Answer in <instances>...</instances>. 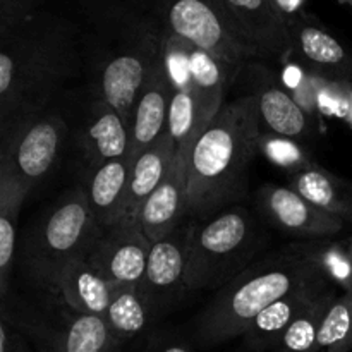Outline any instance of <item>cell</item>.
Wrapping results in <instances>:
<instances>
[{
	"label": "cell",
	"mask_w": 352,
	"mask_h": 352,
	"mask_svg": "<svg viewBox=\"0 0 352 352\" xmlns=\"http://www.w3.org/2000/svg\"><path fill=\"white\" fill-rule=\"evenodd\" d=\"M81 71V30L60 14L43 10L0 34V141L47 112Z\"/></svg>",
	"instance_id": "cell-1"
},
{
	"label": "cell",
	"mask_w": 352,
	"mask_h": 352,
	"mask_svg": "<svg viewBox=\"0 0 352 352\" xmlns=\"http://www.w3.org/2000/svg\"><path fill=\"white\" fill-rule=\"evenodd\" d=\"M86 88L116 107L129 129L138 95L167 50V31L126 0H76Z\"/></svg>",
	"instance_id": "cell-2"
},
{
	"label": "cell",
	"mask_w": 352,
	"mask_h": 352,
	"mask_svg": "<svg viewBox=\"0 0 352 352\" xmlns=\"http://www.w3.org/2000/svg\"><path fill=\"white\" fill-rule=\"evenodd\" d=\"M261 136L253 96H239L220 109L189 151V219H208L246 199L250 168L261 150Z\"/></svg>",
	"instance_id": "cell-3"
},
{
	"label": "cell",
	"mask_w": 352,
	"mask_h": 352,
	"mask_svg": "<svg viewBox=\"0 0 352 352\" xmlns=\"http://www.w3.org/2000/svg\"><path fill=\"white\" fill-rule=\"evenodd\" d=\"M325 241L289 244L256 260L217 291L196 320V337L206 346L243 337L263 309L291 294L299 285L329 272Z\"/></svg>",
	"instance_id": "cell-4"
},
{
	"label": "cell",
	"mask_w": 352,
	"mask_h": 352,
	"mask_svg": "<svg viewBox=\"0 0 352 352\" xmlns=\"http://www.w3.org/2000/svg\"><path fill=\"white\" fill-rule=\"evenodd\" d=\"M102 230L82 186L69 189L24 237L19 253L24 275L43 292L57 294L64 268L74 260H86Z\"/></svg>",
	"instance_id": "cell-5"
},
{
	"label": "cell",
	"mask_w": 352,
	"mask_h": 352,
	"mask_svg": "<svg viewBox=\"0 0 352 352\" xmlns=\"http://www.w3.org/2000/svg\"><path fill=\"white\" fill-rule=\"evenodd\" d=\"M263 244L260 222L243 205L195 220L186 268L188 292L222 289L256 261Z\"/></svg>",
	"instance_id": "cell-6"
},
{
	"label": "cell",
	"mask_w": 352,
	"mask_h": 352,
	"mask_svg": "<svg viewBox=\"0 0 352 352\" xmlns=\"http://www.w3.org/2000/svg\"><path fill=\"white\" fill-rule=\"evenodd\" d=\"M131 7L151 16L168 34L219 60L237 72L251 60L253 54L236 36L215 0H126Z\"/></svg>",
	"instance_id": "cell-7"
},
{
	"label": "cell",
	"mask_w": 352,
	"mask_h": 352,
	"mask_svg": "<svg viewBox=\"0 0 352 352\" xmlns=\"http://www.w3.org/2000/svg\"><path fill=\"white\" fill-rule=\"evenodd\" d=\"M69 138L60 110H47L0 141V170H7L31 189L50 174Z\"/></svg>",
	"instance_id": "cell-8"
},
{
	"label": "cell",
	"mask_w": 352,
	"mask_h": 352,
	"mask_svg": "<svg viewBox=\"0 0 352 352\" xmlns=\"http://www.w3.org/2000/svg\"><path fill=\"white\" fill-rule=\"evenodd\" d=\"M230 30L254 58L284 60L291 55L287 12L277 0H215Z\"/></svg>",
	"instance_id": "cell-9"
},
{
	"label": "cell",
	"mask_w": 352,
	"mask_h": 352,
	"mask_svg": "<svg viewBox=\"0 0 352 352\" xmlns=\"http://www.w3.org/2000/svg\"><path fill=\"white\" fill-rule=\"evenodd\" d=\"M195 219H188L170 236L151 246L140 292L148 306L151 318L164 315L172 305L188 292L186 268H188L189 239Z\"/></svg>",
	"instance_id": "cell-10"
},
{
	"label": "cell",
	"mask_w": 352,
	"mask_h": 352,
	"mask_svg": "<svg viewBox=\"0 0 352 352\" xmlns=\"http://www.w3.org/2000/svg\"><path fill=\"white\" fill-rule=\"evenodd\" d=\"M82 98L85 102L79 107L74 124H69V136L86 162V168L127 158L129 129L119 110L88 88H85Z\"/></svg>",
	"instance_id": "cell-11"
},
{
	"label": "cell",
	"mask_w": 352,
	"mask_h": 352,
	"mask_svg": "<svg viewBox=\"0 0 352 352\" xmlns=\"http://www.w3.org/2000/svg\"><path fill=\"white\" fill-rule=\"evenodd\" d=\"M153 244L144 236L138 219H122L105 227L89 251L88 261L112 284L140 287Z\"/></svg>",
	"instance_id": "cell-12"
},
{
	"label": "cell",
	"mask_w": 352,
	"mask_h": 352,
	"mask_svg": "<svg viewBox=\"0 0 352 352\" xmlns=\"http://www.w3.org/2000/svg\"><path fill=\"white\" fill-rule=\"evenodd\" d=\"M258 206L272 226L302 241H325L346 229V222L316 206L294 188L263 186L258 191Z\"/></svg>",
	"instance_id": "cell-13"
},
{
	"label": "cell",
	"mask_w": 352,
	"mask_h": 352,
	"mask_svg": "<svg viewBox=\"0 0 352 352\" xmlns=\"http://www.w3.org/2000/svg\"><path fill=\"white\" fill-rule=\"evenodd\" d=\"M291 55L311 74L336 85L352 82L351 52L306 12L287 14Z\"/></svg>",
	"instance_id": "cell-14"
},
{
	"label": "cell",
	"mask_w": 352,
	"mask_h": 352,
	"mask_svg": "<svg viewBox=\"0 0 352 352\" xmlns=\"http://www.w3.org/2000/svg\"><path fill=\"white\" fill-rule=\"evenodd\" d=\"M175 91V79L172 74L167 50L158 58L148 74L129 120V165L167 133L168 110Z\"/></svg>",
	"instance_id": "cell-15"
},
{
	"label": "cell",
	"mask_w": 352,
	"mask_h": 352,
	"mask_svg": "<svg viewBox=\"0 0 352 352\" xmlns=\"http://www.w3.org/2000/svg\"><path fill=\"white\" fill-rule=\"evenodd\" d=\"M188 160L189 150L175 151L165 177L138 213L141 229L151 244L170 236L189 219Z\"/></svg>",
	"instance_id": "cell-16"
},
{
	"label": "cell",
	"mask_w": 352,
	"mask_h": 352,
	"mask_svg": "<svg viewBox=\"0 0 352 352\" xmlns=\"http://www.w3.org/2000/svg\"><path fill=\"white\" fill-rule=\"evenodd\" d=\"M333 285H336V278H333V275L329 270L323 275H320L318 278H315V280H309L306 284L299 285L291 294L278 299L277 302L263 309L248 325V329L243 333L244 344L248 346V349L254 352L274 351V347L282 339L289 325L308 306H311L323 292L329 291Z\"/></svg>",
	"instance_id": "cell-17"
},
{
	"label": "cell",
	"mask_w": 352,
	"mask_h": 352,
	"mask_svg": "<svg viewBox=\"0 0 352 352\" xmlns=\"http://www.w3.org/2000/svg\"><path fill=\"white\" fill-rule=\"evenodd\" d=\"M250 95L256 100L261 126L274 136L302 140L311 131V120L301 103L280 86L277 76L268 69L254 67Z\"/></svg>",
	"instance_id": "cell-18"
},
{
	"label": "cell",
	"mask_w": 352,
	"mask_h": 352,
	"mask_svg": "<svg viewBox=\"0 0 352 352\" xmlns=\"http://www.w3.org/2000/svg\"><path fill=\"white\" fill-rule=\"evenodd\" d=\"M129 170L127 158H116L98 167L86 168L81 186L89 212L102 229L126 219Z\"/></svg>",
	"instance_id": "cell-19"
},
{
	"label": "cell",
	"mask_w": 352,
	"mask_h": 352,
	"mask_svg": "<svg viewBox=\"0 0 352 352\" xmlns=\"http://www.w3.org/2000/svg\"><path fill=\"white\" fill-rule=\"evenodd\" d=\"M113 285L86 260H74L60 274L57 294L74 311L105 316L112 301Z\"/></svg>",
	"instance_id": "cell-20"
},
{
	"label": "cell",
	"mask_w": 352,
	"mask_h": 352,
	"mask_svg": "<svg viewBox=\"0 0 352 352\" xmlns=\"http://www.w3.org/2000/svg\"><path fill=\"white\" fill-rule=\"evenodd\" d=\"M174 140L168 133L151 146H148L133 164L129 165V184H127V201H126V217L138 219L141 206L146 201L148 196L157 189L162 179L167 174L172 160L175 157Z\"/></svg>",
	"instance_id": "cell-21"
},
{
	"label": "cell",
	"mask_w": 352,
	"mask_h": 352,
	"mask_svg": "<svg viewBox=\"0 0 352 352\" xmlns=\"http://www.w3.org/2000/svg\"><path fill=\"white\" fill-rule=\"evenodd\" d=\"M325 212L352 226V181L339 177L316 164L292 174V186Z\"/></svg>",
	"instance_id": "cell-22"
},
{
	"label": "cell",
	"mask_w": 352,
	"mask_h": 352,
	"mask_svg": "<svg viewBox=\"0 0 352 352\" xmlns=\"http://www.w3.org/2000/svg\"><path fill=\"white\" fill-rule=\"evenodd\" d=\"M30 192V186L7 170H0V301L9 298L19 213Z\"/></svg>",
	"instance_id": "cell-23"
},
{
	"label": "cell",
	"mask_w": 352,
	"mask_h": 352,
	"mask_svg": "<svg viewBox=\"0 0 352 352\" xmlns=\"http://www.w3.org/2000/svg\"><path fill=\"white\" fill-rule=\"evenodd\" d=\"M122 347L124 344L113 336L105 316L86 315L65 305L60 352H120Z\"/></svg>",
	"instance_id": "cell-24"
},
{
	"label": "cell",
	"mask_w": 352,
	"mask_h": 352,
	"mask_svg": "<svg viewBox=\"0 0 352 352\" xmlns=\"http://www.w3.org/2000/svg\"><path fill=\"white\" fill-rule=\"evenodd\" d=\"M105 320L113 336L122 344L143 333L153 322L140 287L129 284L113 285V296L105 313Z\"/></svg>",
	"instance_id": "cell-25"
},
{
	"label": "cell",
	"mask_w": 352,
	"mask_h": 352,
	"mask_svg": "<svg viewBox=\"0 0 352 352\" xmlns=\"http://www.w3.org/2000/svg\"><path fill=\"white\" fill-rule=\"evenodd\" d=\"M337 287H330L323 292L311 306L305 309L294 322L289 325L282 339L272 352H320L318 336L323 316L330 302L336 299Z\"/></svg>",
	"instance_id": "cell-26"
},
{
	"label": "cell",
	"mask_w": 352,
	"mask_h": 352,
	"mask_svg": "<svg viewBox=\"0 0 352 352\" xmlns=\"http://www.w3.org/2000/svg\"><path fill=\"white\" fill-rule=\"evenodd\" d=\"M201 116H199L198 105L192 96L191 86L186 79L175 85L174 96L170 102L167 120V133L174 140L177 150L191 151L192 144L198 140L199 134L205 131Z\"/></svg>",
	"instance_id": "cell-27"
},
{
	"label": "cell",
	"mask_w": 352,
	"mask_h": 352,
	"mask_svg": "<svg viewBox=\"0 0 352 352\" xmlns=\"http://www.w3.org/2000/svg\"><path fill=\"white\" fill-rule=\"evenodd\" d=\"M320 352L352 351V291L336 296L323 316L318 336Z\"/></svg>",
	"instance_id": "cell-28"
},
{
	"label": "cell",
	"mask_w": 352,
	"mask_h": 352,
	"mask_svg": "<svg viewBox=\"0 0 352 352\" xmlns=\"http://www.w3.org/2000/svg\"><path fill=\"white\" fill-rule=\"evenodd\" d=\"M45 9V0H0V34L26 24Z\"/></svg>",
	"instance_id": "cell-29"
},
{
	"label": "cell",
	"mask_w": 352,
	"mask_h": 352,
	"mask_svg": "<svg viewBox=\"0 0 352 352\" xmlns=\"http://www.w3.org/2000/svg\"><path fill=\"white\" fill-rule=\"evenodd\" d=\"M0 352H40L30 333L16 320L2 311H0Z\"/></svg>",
	"instance_id": "cell-30"
},
{
	"label": "cell",
	"mask_w": 352,
	"mask_h": 352,
	"mask_svg": "<svg viewBox=\"0 0 352 352\" xmlns=\"http://www.w3.org/2000/svg\"><path fill=\"white\" fill-rule=\"evenodd\" d=\"M144 352H195L182 340L167 336H157L148 342Z\"/></svg>",
	"instance_id": "cell-31"
},
{
	"label": "cell",
	"mask_w": 352,
	"mask_h": 352,
	"mask_svg": "<svg viewBox=\"0 0 352 352\" xmlns=\"http://www.w3.org/2000/svg\"><path fill=\"white\" fill-rule=\"evenodd\" d=\"M346 3H349V6H352V0H344Z\"/></svg>",
	"instance_id": "cell-32"
},
{
	"label": "cell",
	"mask_w": 352,
	"mask_h": 352,
	"mask_svg": "<svg viewBox=\"0 0 352 352\" xmlns=\"http://www.w3.org/2000/svg\"><path fill=\"white\" fill-rule=\"evenodd\" d=\"M351 7H352V6H351Z\"/></svg>",
	"instance_id": "cell-33"
}]
</instances>
